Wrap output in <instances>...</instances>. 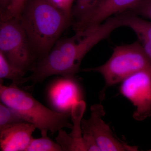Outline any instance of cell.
Listing matches in <instances>:
<instances>
[{
    "label": "cell",
    "mask_w": 151,
    "mask_h": 151,
    "mask_svg": "<svg viewBox=\"0 0 151 151\" xmlns=\"http://www.w3.org/2000/svg\"><path fill=\"white\" fill-rule=\"evenodd\" d=\"M83 70L98 72L103 76L105 84L100 97L103 100L108 87L122 83L139 71L146 70L151 73V60L138 40L131 44L116 47L111 58L103 65Z\"/></svg>",
    "instance_id": "277c9868"
},
{
    "label": "cell",
    "mask_w": 151,
    "mask_h": 151,
    "mask_svg": "<svg viewBox=\"0 0 151 151\" xmlns=\"http://www.w3.org/2000/svg\"><path fill=\"white\" fill-rule=\"evenodd\" d=\"M25 122H27L14 110L1 102L0 103V131L16 124Z\"/></svg>",
    "instance_id": "5bb4252c"
},
{
    "label": "cell",
    "mask_w": 151,
    "mask_h": 151,
    "mask_svg": "<svg viewBox=\"0 0 151 151\" xmlns=\"http://www.w3.org/2000/svg\"><path fill=\"white\" fill-rule=\"evenodd\" d=\"M12 1V0H0L1 12H5Z\"/></svg>",
    "instance_id": "7402d4cb"
},
{
    "label": "cell",
    "mask_w": 151,
    "mask_h": 151,
    "mask_svg": "<svg viewBox=\"0 0 151 151\" xmlns=\"http://www.w3.org/2000/svg\"><path fill=\"white\" fill-rule=\"evenodd\" d=\"M26 151H63L61 146L47 136L32 138Z\"/></svg>",
    "instance_id": "9a60e30c"
},
{
    "label": "cell",
    "mask_w": 151,
    "mask_h": 151,
    "mask_svg": "<svg viewBox=\"0 0 151 151\" xmlns=\"http://www.w3.org/2000/svg\"><path fill=\"white\" fill-rule=\"evenodd\" d=\"M85 109V103L83 100L74 104L71 109V116L73 123L72 132L69 135L76 139L82 138L81 122Z\"/></svg>",
    "instance_id": "2e32d148"
},
{
    "label": "cell",
    "mask_w": 151,
    "mask_h": 151,
    "mask_svg": "<svg viewBox=\"0 0 151 151\" xmlns=\"http://www.w3.org/2000/svg\"><path fill=\"white\" fill-rule=\"evenodd\" d=\"M1 80L0 99L1 103L9 107L26 122L34 125L40 131L42 136H47L64 128L72 129L73 125L69 122L68 113L52 111L40 103L32 95L12 83L3 85Z\"/></svg>",
    "instance_id": "3957f363"
},
{
    "label": "cell",
    "mask_w": 151,
    "mask_h": 151,
    "mask_svg": "<svg viewBox=\"0 0 151 151\" xmlns=\"http://www.w3.org/2000/svg\"><path fill=\"white\" fill-rule=\"evenodd\" d=\"M26 72L12 65L0 52V79H8L17 85L23 84Z\"/></svg>",
    "instance_id": "7c38bea8"
},
{
    "label": "cell",
    "mask_w": 151,
    "mask_h": 151,
    "mask_svg": "<svg viewBox=\"0 0 151 151\" xmlns=\"http://www.w3.org/2000/svg\"><path fill=\"white\" fill-rule=\"evenodd\" d=\"M57 9L62 12L68 17L72 19V9L74 0H47Z\"/></svg>",
    "instance_id": "ffe728a7"
},
{
    "label": "cell",
    "mask_w": 151,
    "mask_h": 151,
    "mask_svg": "<svg viewBox=\"0 0 151 151\" xmlns=\"http://www.w3.org/2000/svg\"><path fill=\"white\" fill-rule=\"evenodd\" d=\"M101 0H76L72 9V15L76 21L89 14Z\"/></svg>",
    "instance_id": "e0dca14e"
},
{
    "label": "cell",
    "mask_w": 151,
    "mask_h": 151,
    "mask_svg": "<svg viewBox=\"0 0 151 151\" xmlns=\"http://www.w3.org/2000/svg\"><path fill=\"white\" fill-rule=\"evenodd\" d=\"M91 112L89 119L81 120V131L82 133H88L92 135L100 151H137V147L128 145L114 136L109 126L102 119L105 114L103 105H92Z\"/></svg>",
    "instance_id": "52a82bcc"
},
{
    "label": "cell",
    "mask_w": 151,
    "mask_h": 151,
    "mask_svg": "<svg viewBox=\"0 0 151 151\" xmlns=\"http://www.w3.org/2000/svg\"><path fill=\"white\" fill-rule=\"evenodd\" d=\"M142 0H101L89 14L73 24L75 34H80L103 23L114 14L129 10Z\"/></svg>",
    "instance_id": "ba28073f"
},
{
    "label": "cell",
    "mask_w": 151,
    "mask_h": 151,
    "mask_svg": "<svg viewBox=\"0 0 151 151\" xmlns=\"http://www.w3.org/2000/svg\"><path fill=\"white\" fill-rule=\"evenodd\" d=\"M19 20L38 61L48 54L72 21L47 0H27Z\"/></svg>",
    "instance_id": "7a4b0ae2"
},
{
    "label": "cell",
    "mask_w": 151,
    "mask_h": 151,
    "mask_svg": "<svg viewBox=\"0 0 151 151\" xmlns=\"http://www.w3.org/2000/svg\"><path fill=\"white\" fill-rule=\"evenodd\" d=\"M121 94L136 107L133 117L142 121L151 116V73L142 70L132 74L122 82Z\"/></svg>",
    "instance_id": "8992f818"
},
{
    "label": "cell",
    "mask_w": 151,
    "mask_h": 151,
    "mask_svg": "<svg viewBox=\"0 0 151 151\" xmlns=\"http://www.w3.org/2000/svg\"><path fill=\"white\" fill-rule=\"evenodd\" d=\"M122 26L118 15L84 32L58 40L48 54L37 61L32 74L25 77L24 83L32 81L35 84L55 75L74 77L87 52L114 30Z\"/></svg>",
    "instance_id": "6da1fadb"
},
{
    "label": "cell",
    "mask_w": 151,
    "mask_h": 151,
    "mask_svg": "<svg viewBox=\"0 0 151 151\" xmlns=\"http://www.w3.org/2000/svg\"><path fill=\"white\" fill-rule=\"evenodd\" d=\"M27 0H12L5 12H1V16L6 18L19 19Z\"/></svg>",
    "instance_id": "ac0fdd59"
},
{
    "label": "cell",
    "mask_w": 151,
    "mask_h": 151,
    "mask_svg": "<svg viewBox=\"0 0 151 151\" xmlns=\"http://www.w3.org/2000/svg\"><path fill=\"white\" fill-rule=\"evenodd\" d=\"M36 129L33 124L25 122L0 131L1 151H26Z\"/></svg>",
    "instance_id": "30bf717a"
},
{
    "label": "cell",
    "mask_w": 151,
    "mask_h": 151,
    "mask_svg": "<svg viewBox=\"0 0 151 151\" xmlns=\"http://www.w3.org/2000/svg\"><path fill=\"white\" fill-rule=\"evenodd\" d=\"M83 143L85 151H100L94 137L90 134L86 133H82Z\"/></svg>",
    "instance_id": "44dd1931"
},
{
    "label": "cell",
    "mask_w": 151,
    "mask_h": 151,
    "mask_svg": "<svg viewBox=\"0 0 151 151\" xmlns=\"http://www.w3.org/2000/svg\"><path fill=\"white\" fill-rule=\"evenodd\" d=\"M129 11L151 20V0H142Z\"/></svg>",
    "instance_id": "d6986e66"
},
{
    "label": "cell",
    "mask_w": 151,
    "mask_h": 151,
    "mask_svg": "<svg viewBox=\"0 0 151 151\" xmlns=\"http://www.w3.org/2000/svg\"><path fill=\"white\" fill-rule=\"evenodd\" d=\"M56 142L61 146L63 151H85L82 139L72 137L63 129L58 131L56 138Z\"/></svg>",
    "instance_id": "4fadbf2b"
},
{
    "label": "cell",
    "mask_w": 151,
    "mask_h": 151,
    "mask_svg": "<svg viewBox=\"0 0 151 151\" xmlns=\"http://www.w3.org/2000/svg\"><path fill=\"white\" fill-rule=\"evenodd\" d=\"M0 18V52L12 65L32 71L38 58L19 19Z\"/></svg>",
    "instance_id": "5b68a950"
},
{
    "label": "cell",
    "mask_w": 151,
    "mask_h": 151,
    "mask_svg": "<svg viewBox=\"0 0 151 151\" xmlns=\"http://www.w3.org/2000/svg\"><path fill=\"white\" fill-rule=\"evenodd\" d=\"M119 15L122 26L128 27L134 32L144 51L151 60V22L131 12H125Z\"/></svg>",
    "instance_id": "8fae6325"
},
{
    "label": "cell",
    "mask_w": 151,
    "mask_h": 151,
    "mask_svg": "<svg viewBox=\"0 0 151 151\" xmlns=\"http://www.w3.org/2000/svg\"><path fill=\"white\" fill-rule=\"evenodd\" d=\"M54 82L49 91L50 100L54 108L66 113L81 101V92L73 77H64Z\"/></svg>",
    "instance_id": "9c48e42d"
}]
</instances>
